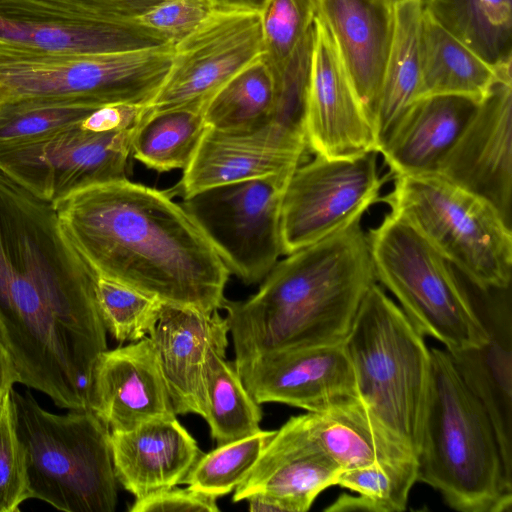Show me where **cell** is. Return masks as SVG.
Wrapping results in <instances>:
<instances>
[{
	"label": "cell",
	"instance_id": "obj_17",
	"mask_svg": "<svg viewBox=\"0 0 512 512\" xmlns=\"http://www.w3.org/2000/svg\"><path fill=\"white\" fill-rule=\"evenodd\" d=\"M0 41L40 51L84 54L170 44L138 20L70 16L33 0H0Z\"/></svg>",
	"mask_w": 512,
	"mask_h": 512
},
{
	"label": "cell",
	"instance_id": "obj_39",
	"mask_svg": "<svg viewBox=\"0 0 512 512\" xmlns=\"http://www.w3.org/2000/svg\"><path fill=\"white\" fill-rule=\"evenodd\" d=\"M215 10L210 0H164L137 20L175 44L200 27Z\"/></svg>",
	"mask_w": 512,
	"mask_h": 512
},
{
	"label": "cell",
	"instance_id": "obj_37",
	"mask_svg": "<svg viewBox=\"0 0 512 512\" xmlns=\"http://www.w3.org/2000/svg\"><path fill=\"white\" fill-rule=\"evenodd\" d=\"M96 295L104 327L119 342L138 341L154 330L164 303L98 276Z\"/></svg>",
	"mask_w": 512,
	"mask_h": 512
},
{
	"label": "cell",
	"instance_id": "obj_14",
	"mask_svg": "<svg viewBox=\"0 0 512 512\" xmlns=\"http://www.w3.org/2000/svg\"><path fill=\"white\" fill-rule=\"evenodd\" d=\"M304 133L314 155L340 158L378 153L373 124L332 33L318 15L313 24Z\"/></svg>",
	"mask_w": 512,
	"mask_h": 512
},
{
	"label": "cell",
	"instance_id": "obj_12",
	"mask_svg": "<svg viewBox=\"0 0 512 512\" xmlns=\"http://www.w3.org/2000/svg\"><path fill=\"white\" fill-rule=\"evenodd\" d=\"M377 152L349 157L314 155L292 172L282 200L284 255L316 243L343 228L379 200L390 174L380 175Z\"/></svg>",
	"mask_w": 512,
	"mask_h": 512
},
{
	"label": "cell",
	"instance_id": "obj_24",
	"mask_svg": "<svg viewBox=\"0 0 512 512\" xmlns=\"http://www.w3.org/2000/svg\"><path fill=\"white\" fill-rule=\"evenodd\" d=\"M299 416L318 449L342 471L416 456L359 397Z\"/></svg>",
	"mask_w": 512,
	"mask_h": 512
},
{
	"label": "cell",
	"instance_id": "obj_33",
	"mask_svg": "<svg viewBox=\"0 0 512 512\" xmlns=\"http://www.w3.org/2000/svg\"><path fill=\"white\" fill-rule=\"evenodd\" d=\"M207 421L217 445H223L261 430V405L246 389L233 362L225 355H211L207 370Z\"/></svg>",
	"mask_w": 512,
	"mask_h": 512
},
{
	"label": "cell",
	"instance_id": "obj_26",
	"mask_svg": "<svg viewBox=\"0 0 512 512\" xmlns=\"http://www.w3.org/2000/svg\"><path fill=\"white\" fill-rule=\"evenodd\" d=\"M479 313L489 334L488 341L450 355L466 384L490 415L503 453L512 464L511 312L500 306Z\"/></svg>",
	"mask_w": 512,
	"mask_h": 512
},
{
	"label": "cell",
	"instance_id": "obj_19",
	"mask_svg": "<svg viewBox=\"0 0 512 512\" xmlns=\"http://www.w3.org/2000/svg\"><path fill=\"white\" fill-rule=\"evenodd\" d=\"M308 152L304 134L271 124L244 134L208 128L173 191L183 198L214 186L292 172Z\"/></svg>",
	"mask_w": 512,
	"mask_h": 512
},
{
	"label": "cell",
	"instance_id": "obj_3",
	"mask_svg": "<svg viewBox=\"0 0 512 512\" xmlns=\"http://www.w3.org/2000/svg\"><path fill=\"white\" fill-rule=\"evenodd\" d=\"M362 217L287 254L248 299H225L237 371L276 351L345 341L376 282Z\"/></svg>",
	"mask_w": 512,
	"mask_h": 512
},
{
	"label": "cell",
	"instance_id": "obj_15",
	"mask_svg": "<svg viewBox=\"0 0 512 512\" xmlns=\"http://www.w3.org/2000/svg\"><path fill=\"white\" fill-rule=\"evenodd\" d=\"M238 372L260 405L282 403L322 412L359 397L344 342L276 351Z\"/></svg>",
	"mask_w": 512,
	"mask_h": 512
},
{
	"label": "cell",
	"instance_id": "obj_5",
	"mask_svg": "<svg viewBox=\"0 0 512 512\" xmlns=\"http://www.w3.org/2000/svg\"><path fill=\"white\" fill-rule=\"evenodd\" d=\"M10 395L29 498L65 512H113L118 496L109 428L91 409L54 414L28 391L12 388Z\"/></svg>",
	"mask_w": 512,
	"mask_h": 512
},
{
	"label": "cell",
	"instance_id": "obj_43",
	"mask_svg": "<svg viewBox=\"0 0 512 512\" xmlns=\"http://www.w3.org/2000/svg\"><path fill=\"white\" fill-rule=\"evenodd\" d=\"M217 9L259 13L266 0H210Z\"/></svg>",
	"mask_w": 512,
	"mask_h": 512
},
{
	"label": "cell",
	"instance_id": "obj_10",
	"mask_svg": "<svg viewBox=\"0 0 512 512\" xmlns=\"http://www.w3.org/2000/svg\"><path fill=\"white\" fill-rule=\"evenodd\" d=\"M292 172L214 186L182 198L181 205L230 274L246 284L262 281L283 254L281 208Z\"/></svg>",
	"mask_w": 512,
	"mask_h": 512
},
{
	"label": "cell",
	"instance_id": "obj_2",
	"mask_svg": "<svg viewBox=\"0 0 512 512\" xmlns=\"http://www.w3.org/2000/svg\"><path fill=\"white\" fill-rule=\"evenodd\" d=\"M61 227L98 276L166 305L222 308L230 272L172 195L123 179L53 203Z\"/></svg>",
	"mask_w": 512,
	"mask_h": 512
},
{
	"label": "cell",
	"instance_id": "obj_41",
	"mask_svg": "<svg viewBox=\"0 0 512 512\" xmlns=\"http://www.w3.org/2000/svg\"><path fill=\"white\" fill-rule=\"evenodd\" d=\"M130 512H217V498L191 488H169L135 499Z\"/></svg>",
	"mask_w": 512,
	"mask_h": 512
},
{
	"label": "cell",
	"instance_id": "obj_23",
	"mask_svg": "<svg viewBox=\"0 0 512 512\" xmlns=\"http://www.w3.org/2000/svg\"><path fill=\"white\" fill-rule=\"evenodd\" d=\"M478 105L474 100L453 95L415 100L378 150L391 177L435 174Z\"/></svg>",
	"mask_w": 512,
	"mask_h": 512
},
{
	"label": "cell",
	"instance_id": "obj_21",
	"mask_svg": "<svg viewBox=\"0 0 512 512\" xmlns=\"http://www.w3.org/2000/svg\"><path fill=\"white\" fill-rule=\"evenodd\" d=\"M110 444L116 479L135 499L176 487L202 455L176 416L110 431Z\"/></svg>",
	"mask_w": 512,
	"mask_h": 512
},
{
	"label": "cell",
	"instance_id": "obj_4",
	"mask_svg": "<svg viewBox=\"0 0 512 512\" xmlns=\"http://www.w3.org/2000/svg\"><path fill=\"white\" fill-rule=\"evenodd\" d=\"M431 351V379L417 451L418 481L460 512H510L512 464L484 405L445 348Z\"/></svg>",
	"mask_w": 512,
	"mask_h": 512
},
{
	"label": "cell",
	"instance_id": "obj_32",
	"mask_svg": "<svg viewBox=\"0 0 512 512\" xmlns=\"http://www.w3.org/2000/svg\"><path fill=\"white\" fill-rule=\"evenodd\" d=\"M418 481L416 456L341 471L337 484L356 495L341 494L327 512H399L407 507L410 491Z\"/></svg>",
	"mask_w": 512,
	"mask_h": 512
},
{
	"label": "cell",
	"instance_id": "obj_28",
	"mask_svg": "<svg viewBox=\"0 0 512 512\" xmlns=\"http://www.w3.org/2000/svg\"><path fill=\"white\" fill-rule=\"evenodd\" d=\"M423 10L491 65L511 67L512 0H421Z\"/></svg>",
	"mask_w": 512,
	"mask_h": 512
},
{
	"label": "cell",
	"instance_id": "obj_9",
	"mask_svg": "<svg viewBox=\"0 0 512 512\" xmlns=\"http://www.w3.org/2000/svg\"><path fill=\"white\" fill-rule=\"evenodd\" d=\"M172 57L173 44L84 54L40 51L0 41V102L74 98L99 107L149 106Z\"/></svg>",
	"mask_w": 512,
	"mask_h": 512
},
{
	"label": "cell",
	"instance_id": "obj_35",
	"mask_svg": "<svg viewBox=\"0 0 512 512\" xmlns=\"http://www.w3.org/2000/svg\"><path fill=\"white\" fill-rule=\"evenodd\" d=\"M98 108L74 98L0 102V144L25 142L66 129L78 124Z\"/></svg>",
	"mask_w": 512,
	"mask_h": 512
},
{
	"label": "cell",
	"instance_id": "obj_30",
	"mask_svg": "<svg viewBox=\"0 0 512 512\" xmlns=\"http://www.w3.org/2000/svg\"><path fill=\"white\" fill-rule=\"evenodd\" d=\"M208 128L201 109L149 108L134 131L131 154L158 172L184 170Z\"/></svg>",
	"mask_w": 512,
	"mask_h": 512
},
{
	"label": "cell",
	"instance_id": "obj_1",
	"mask_svg": "<svg viewBox=\"0 0 512 512\" xmlns=\"http://www.w3.org/2000/svg\"><path fill=\"white\" fill-rule=\"evenodd\" d=\"M97 278L53 204L0 172V340L19 383L60 408L89 409L107 350Z\"/></svg>",
	"mask_w": 512,
	"mask_h": 512
},
{
	"label": "cell",
	"instance_id": "obj_38",
	"mask_svg": "<svg viewBox=\"0 0 512 512\" xmlns=\"http://www.w3.org/2000/svg\"><path fill=\"white\" fill-rule=\"evenodd\" d=\"M28 498L25 451L16 431L9 391L0 402V512L19 511Z\"/></svg>",
	"mask_w": 512,
	"mask_h": 512
},
{
	"label": "cell",
	"instance_id": "obj_42",
	"mask_svg": "<svg viewBox=\"0 0 512 512\" xmlns=\"http://www.w3.org/2000/svg\"><path fill=\"white\" fill-rule=\"evenodd\" d=\"M15 383H19V374L15 364L0 340V402Z\"/></svg>",
	"mask_w": 512,
	"mask_h": 512
},
{
	"label": "cell",
	"instance_id": "obj_6",
	"mask_svg": "<svg viewBox=\"0 0 512 512\" xmlns=\"http://www.w3.org/2000/svg\"><path fill=\"white\" fill-rule=\"evenodd\" d=\"M344 345L359 398L417 456L432 366L425 336L375 282Z\"/></svg>",
	"mask_w": 512,
	"mask_h": 512
},
{
	"label": "cell",
	"instance_id": "obj_8",
	"mask_svg": "<svg viewBox=\"0 0 512 512\" xmlns=\"http://www.w3.org/2000/svg\"><path fill=\"white\" fill-rule=\"evenodd\" d=\"M381 200L407 220L483 292L505 291L512 272V233L498 210L437 174L395 175Z\"/></svg>",
	"mask_w": 512,
	"mask_h": 512
},
{
	"label": "cell",
	"instance_id": "obj_7",
	"mask_svg": "<svg viewBox=\"0 0 512 512\" xmlns=\"http://www.w3.org/2000/svg\"><path fill=\"white\" fill-rule=\"evenodd\" d=\"M367 239L376 282L424 336L449 353L488 341L481 315L452 265L407 220L390 211Z\"/></svg>",
	"mask_w": 512,
	"mask_h": 512
},
{
	"label": "cell",
	"instance_id": "obj_11",
	"mask_svg": "<svg viewBox=\"0 0 512 512\" xmlns=\"http://www.w3.org/2000/svg\"><path fill=\"white\" fill-rule=\"evenodd\" d=\"M82 121L29 141L0 144V172L52 204L81 189L127 179L136 127L99 130Z\"/></svg>",
	"mask_w": 512,
	"mask_h": 512
},
{
	"label": "cell",
	"instance_id": "obj_44",
	"mask_svg": "<svg viewBox=\"0 0 512 512\" xmlns=\"http://www.w3.org/2000/svg\"><path fill=\"white\" fill-rule=\"evenodd\" d=\"M381 1H384V2L394 6V5H396V4L400 3V2H403L405 0H381Z\"/></svg>",
	"mask_w": 512,
	"mask_h": 512
},
{
	"label": "cell",
	"instance_id": "obj_36",
	"mask_svg": "<svg viewBox=\"0 0 512 512\" xmlns=\"http://www.w3.org/2000/svg\"><path fill=\"white\" fill-rule=\"evenodd\" d=\"M317 8V0H266L260 10L262 58L275 83L311 31Z\"/></svg>",
	"mask_w": 512,
	"mask_h": 512
},
{
	"label": "cell",
	"instance_id": "obj_20",
	"mask_svg": "<svg viewBox=\"0 0 512 512\" xmlns=\"http://www.w3.org/2000/svg\"><path fill=\"white\" fill-rule=\"evenodd\" d=\"M229 324L218 311L206 314L164 304L150 333L176 415L205 417L207 370L212 354L225 355Z\"/></svg>",
	"mask_w": 512,
	"mask_h": 512
},
{
	"label": "cell",
	"instance_id": "obj_25",
	"mask_svg": "<svg viewBox=\"0 0 512 512\" xmlns=\"http://www.w3.org/2000/svg\"><path fill=\"white\" fill-rule=\"evenodd\" d=\"M499 83L512 85L511 67L491 65L423 10L416 100L453 95L480 103Z\"/></svg>",
	"mask_w": 512,
	"mask_h": 512
},
{
	"label": "cell",
	"instance_id": "obj_27",
	"mask_svg": "<svg viewBox=\"0 0 512 512\" xmlns=\"http://www.w3.org/2000/svg\"><path fill=\"white\" fill-rule=\"evenodd\" d=\"M393 9V36L374 116L378 150L416 100L420 80L421 0H405Z\"/></svg>",
	"mask_w": 512,
	"mask_h": 512
},
{
	"label": "cell",
	"instance_id": "obj_18",
	"mask_svg": "<svg viewBox=\"0 0 512 512\" xmlns=\"http://www.w3.org/2000/svg\"><path fill=\"white\" fill-rule=\"evenodd\" d=\"M89 408L110 431H128L155 419L176 416L150 337L99 355Z\"/></svg>",
	"mask_w": 512,
	"mask_h": 512
},
{
	"label": "cell",
	"instance_id": "obj_22",
	"mask_svg": "<svg viewBox=\"0 0 512 512\" xmlns=\"http://www.w3.org/2000/svg\"><path fill=\"white\" fill-rule=\"evenodd\" d=\"M317 7L374 127L393 36V6L381 0H317Z\"/></svg>",
	"mask_w": 512,
	"mask_h": 512
},
{
	"label": "cell",
	"instance_id": "obj_34",
	"mask_svg": "<svg viewBox=\"0 0 512 512\" xmlns=\"http://www.w3.org/2000/svg\"><path fill=\"white\" fill-rule=\"evenodd\" d=\"M275 431L261 429L202 453L182 483L216 498L231 493L248 477Z\"/></svg>",
	"mask_w": 512,
	"mask_h": 512
},
{
	"label": "cell",
	"instance_id": "obj_40",
	"mask_svg": "<svg viewBox=\"0 0 512 512\" xmlns=\"http://www.w3.org/2000/svg\"><path fill=\"white\" fill-rule=\"evenodd\" d=\"M60 13L113 21L137 20L164 0H33Z\"/></svg>",
	"mask_w": 512,
	"mask_h": 512
},
{
	"label": "cell",
	"instance_id": "obj_31",
	"mask_svg": "<svg viewBox=\"0 0 512 512\" xmlns=\"http://www.w3.org/2000/svg\"><path fill=\"white\" fill-rule=\"evenodd\" d=\"M341 469L324 453L312 451L295 455L254 480L243 481L233 502L262 493L279 500L287 512H305L325 489L336 485Z\"/></svg>",
	"mask_w": 512,
	"mask_h": 512
},
{
	"label": "cell",
	"instance_id": "obj_16",
	"mask_svg": "<svg viewBox=\"0 0 512 512\" xmlns=\"http://www.w3.org/2000/svg\"><path fill=\"white\" fill-rule=\"evenodd\" d=\"M435 174L487 200L511 226L512 85L497 84L479 103Z\"/></svg>",
	"mask_w": 512,
	"mask_h": 512
},
{
	"label": "cell",
	"instance_id": "obj_13",
	"mask_svg": "<svg viewBox=\"0 0 512 512\" xmlns=\"http://www.w3.org/2000/svg\"><path fill=\"white\" fill-rule=\"evenodd\" d=\"M257 12L217 9L194 32L173 44L169 72L151 110L196 108L263 55Z\"/></svg>",
	"mask_w": 512,
	"mask_h": 512
},
{
	"label": "cell",
	"instance_id": "obj_29",
	"mask_svg": "<svg viewBox=\"0 0 512 512\" xmlns=\"http://www.w3.org/2000/svg\"><path fill=\"white\" fill-rule=\"evenodd\" d=\"M275 101L274 77L261 56L208 100L203 116L211 129L232 134L252 133L270 124Z\"/></svg>",
	"mask_w": 512,
	"mask_h": 512
}]
</instances>
